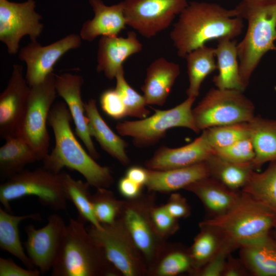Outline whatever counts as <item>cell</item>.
I'll return each mask as SVG.
<instances>
[{
    "label": "cell",
    "instance_id": "6da1fadb",
    "mask_svg": "<svg viewBox=\"0 0 276 276\" xmlns=\"http://www.w3.org/2000/svg\"><path fill=\"white\" fill-rule=\"evenodd\" d=\"M244 27L235 9H226L216 3L193 1L179 14L170 37L178 56L185 58L191 51L210 40L234 39Z\"/></svg>",
    "mask_w": 276,
    "mask_h": 276
},
{
    "label": "cell",
    "instance_id": "7a4b0ae2",
    "mask_svg": "<svg viewBox=\"0 0 276 276\" xmlns=\"http://www.w3.org/2000/svg\"><path fill=\"white\" fill-rule=\"evenodd\" d=\"M72 120L64 101L53 104L48 123L54 132L55 146L42 160L43 167L55 173L67 168L80 173L90 186L108 188L114 181L111 170L98 164L83 148L72 131Z\"/></svg>",
    "mask_w": 276,
    "mask_h": 276
},
{
    "label": "cell",
    "instance_id": "3957f363",
    "mask_svg": "<svg viewBox=\"0 0 276 276\" xmlns=\"http://www.w3.org/2000/svg\"><path fill=\"white\" fill-rule=\"evenodd\" d=\"M247 21V30L237 44L241 80L247 87L263 56L276 50V0H242L235 8Z\"/></svg>",
    "mask_w": 276,
    "mask_h": 276
},
{
    "label": "cell",
    "instance_id": "277c9868",
    "mask_svg": "<svg viewBox=\"0 0 276 276\" xmlns=\"http://www.w3.org/2000/svg\"><path fill=\"white\" fill-rule=\"evenodd\" d=\"M116 270L84 227L70 218L52 268V276L113 275Z\"/></svg>",
    "mask_w": 276,
    "mask_h": 276
},
{
    "label": "cell",
    "instance_id": "5b68a950",
    "mask_svg": "<svg viewBox=\"0 0 276 276\" xmlns=\"http://www.w3.org/2000/svg\"><path fill=\"white\" fill-rule=\"evenodd\" d=\"M275 224L274 212L242 192L233 209L202 222L200 226L213 229L236 248L268 234Z\"/></svg>",
    "mask_w": 276,
    "mask_h": 276
},
{
    "label": "cell",
    "instance_id": "8992f818",
    "mask_svg": "<svg viewBox=\"0 0 276 276\" xmlns=\"http://www.w3.org/2000/svg\"><path fill=\"white\" fill-rule=\"evenodd\" d=\"M36 197L40 203L55 211L66 208L61 173L52 172L43 167L24 169L7 179L0 186V202L11 213L10 203L25 196Z\"/></svg>",
    "mask_w": 276,
    "mask_h": 276
},
{
    "label": "cell",
    "instance_id": "52a82bcc",
    "mask_svg": "<svg viewBox=\"0 0 276 276\" xmlns=\"http://www.w3.org/2000/svg\"><path fill=\"white\" fill-rule=\"evenodd\" d=\"M196 99L188 97L173 108L155 110V113L150 117L119 122L116 130L122 136L131 137L133 144L139 148L157 144L172 128L184 127L198 133L200 131L195 124L192 114V106Z\"/></svg>",
    "mask_w": 276,
    "mask_h": 276
},
{
    "label": "cell",
    "instance_id": "ba28073f",
    "mask_svg": "<svg viewBox=\"0 0 276 276\" xmlns=\"http://www.w3.org/2000/svg\"><path fill=\"white\" fill-rule=\"evenodd\" d=\"M253 103L243 92L234 89H210L192 109L200 131L209 128L250 122L255 117Z\"/></svg>",
    "mask_w": 276,
    "mask_h": 276
},
{
    "label": "cell",
    "instance_id": "9c48e42d",
    "mask_svg": "<svg viewBox=\"0 0 276 276\" xmlns=\"http://www.w3.org/2000/svg\"><path fill=\"white\" fill-rule=\"evenodd\" d=\"M53 72L41 83L30 87L20 136L38 152L42 160L49 154L50 136L47 123L57 96Z\"/></svg>",
    "mask_w": 276,
    "mask_h": 276
},
{
    "label": "cell",
    "instance_id": "30bf717a",
    "mask_svg": "<svg viewBox=\"0 0 276 276\" xmlns=\"http://www.w3.org/2000/svg\"><path fill=\"white\" fill-rule=\"evenodd\" d=\"M98 228L91 225L87 229L102 248L110 263L125 276L143 273L145 268L141 254L133 243L122 218Z\"/></svg>",
    "mask_w": 276,
    "mask_h": 276
},
{
    "label": "cell",
    "instance_id": "8fae6325",
    "mask_svg": "<svg viewBox=\"0 0 276 276\" xmlns=\"http://www.w3.org/2000/svg\"><path fill=\"white\" fill-rule=\"evenodd\" d=\"M188 3L187 0H124L127 26L150 38L167 29Z\"/></svg>",
    "mask_w": 276,
    "mask_h": 276
},
{
    "label": "cell",
    "instance_id": "7c38bea8",
    "mask_svg": "<svg viewBox=\"0 0 276 276\" xmlns=\"http://www.w3.org/2000/svg\"><path fill=\"white\" fill-rule=\"evenodd\" d=\"M35 8L34 0L22 3L0 0V40L10 54L17 53L24 36L28 35L31 41H35L42 33L41 16Z\"/></svg>",
    "mask_w": 276,
    "mask_h": 276
},
{
    "label": "cell",
    "instance_id": "4fadbf2b",
    "mask_svg": "<svg viewBox=\"0 0 276 276\" xmlns=\"http://www.w3.org/2000/svg\"><path fill=\"white\" fill-rule=\"evenodd\" d=\"M80 35L71 34L50 44L42 46L37 41H31L21 48L20 60L26 64L25 78L31 87L43 82L53 71L56 62L69 51L79 48Z\"/></svg>",
    "mask_w": 276,
    "mask_h": 276
},
{
    "label": "cell",
    "instance_id": "5bb4252c",
    "mask_svg": "<svg viewBox=\"0 0 276 276\" xmlns=\"http://www.w3.org/2000/svg\"><path fill=\"white\" fill-rule=\"evenodd\" d=\"M30 90L22 67L14 64L7 85L0 95V136L2 139L20 136Z\"/></svg>",
    "mask_w": 276,
    "mask_h": 276
},
{
    "label": "cell",
    "instance_id": "9a60e30c",
    "mask_svg": "<svg viewBox=\"0 0 276 276\" xmlns=\"http://www.w3.org/2000/svg\"><path fill=\"white\" fill-rule=\"evenodd\" d=\"M65 225L61 216L53 214L41 228H36L33 224L25 227L27 254L42 274L52 269Z\"/></svg>",
    "mask_w": 276,
    "mask_h": 276
},
{
    "label": "cell",
    "instance_id": "2e32d148",
    "mask_svg": "<svg viewBox=\"0 0 276 276\" xmlns=\"http://www.w3.org/2000/svg\"><path fill=\"white\" fill-rule=\"evenodd\" d=\"M84 83L79 75L63 73L55 76L57 94L64 101L75 126L76 134L84 143L88 153L95 159L100 157L90 135L84 103L82 100L81 89Z\"/></svg>",
    "mask_w": 276,
    "mask_h": 276
},
{
    "label": "cell",
    "instance_id": "e0dca14e",
    "mask_svg": "<svg viewBox=\"0 0 276 276\" xmlns=\"http://www.w3.org/2000/svg\"><path fill=\"white\" fill-rule=\"evenodd\" d=\"M137 204L125 206L123 203L122 219L135 246L149 262H152L160 250L158 237L150 216V210Z\"/></svg>",
    "mask_w": 276,
    "mask_h": 276
},
{
    "label": "cell",
    "instance_id": "ac0fdd59",
    "mask_svg": "<svg viewBox=\"0 0 276 276\" xmlns=\"http://www.w3.org/2000/svg\"><path fill=\"white\" fill-rule=\"evenodd\" d=\"M142 49L143 45L134 31L128 32L126 37L101 36L98 43L97 71L103 73L109 80L115 79L118 72L123 68L124 62Z\"/></svg>",
    "mask_w": 276,
    "mask_h": 276
},
{
    "label": "cell",
    "instance_id": "d6986e66",
    "mask_svg": "<svg viewBox=\"0 0 276 276\" xmlns=\"http://www.w3.org/2000/svg\"><path fill=\"white\" fill-rule=\"evenodd\" d=\"M213 149L202 132L191 143L178 148L162 146L147 160L148 169L166 170L191 166L205 162Z\"/></svg>",
    "mask_w": 276,
    "mask_h": 276
},
{
    "label": "cell",
    "instance_id": "ffe728a7",
    "mask_svg": "<svg viewBox=\"0 0 276 276\" xmlns=\"http://www.w3.org/2000/svg\"><path fill=\"white\" fill-rule=\"evenodd\" d=\"M94 12L91 19L85 21L80 30L82 39L93 41L98 36L118 35L126 28L123 1L111 6L102 0H88Z\"/></svg>",
    "mask_w": 276,
    "mask_h": 276
},
{
    "label": "cell",
    "instance_id": "44dd1931",
    "mask_svg": "<svg viewBox=\"0 0 276 276\" xmlns=\"http://www.w3.org/2000/svg\"><path fill=\"white\" fill-rule=\"evenodd\" d=\"M180 73V66L176 63L163 57L152 61L146 69L141 87L147 104L163 106Z\"/></svg>",
    "mask_w": 276,
    "mask_h": 276
},
{
    "label": "cell",
    "instance_id": "7402d4cb",
    "mask_svg": "<svg viewBox=\"0 0 276 276\" xmlns=\"http://www.w3.org/2000/svg\"><path fill=\"white\" fill-rule=\"evenodd\" d=\"M210 176L206 162L166 170L148 169L146 185L152 191L169 192L185 188L190 184Z\"/></svg>",
    "mask_w": 276,
    "mask_h": 276
},
{
    "label": "cell",
    "instance_id": "603a6c76",
    "mask_svg": "<svg viewBox=\"0 0 276 276\" xmlns=\"http://www.w3.org/2000/svg\"><path fill=\"white\" fill-rule=\"evenodd\" d=\"M185 189L194 193L213 217L230 211L239 202L241 194L211 176L198 180Z\"/></svg>",
    "mask_w": 276,
    "mask_h": 276
},
{
    "label": "cell",
    "instance_id": "cb8c5ba5",
    "mask_svg": "<svg viewBox=\"0 0 276 276\" xmlns=\"http://www.w3.org/2000/svg\"><path fill=\"white\" fill-rule=\"evenodd\" d=\"M90 135L94 137L102 149L121 164L127 165L130 159L126 152L127 143L116 134L100 115L94 99L84 103Z\"/></svg>",
    "mask_w": 276,
    "mask_h": 276
},
{
    "label": "cell",
    "instance_id": "d4e9b609",
    "mask_svg": "<svg viewBox=\"0 0 276 276\" xmlns=\"http://www.w3.org/2000/svg\"><path fill=\"white\" fill-rule=\"evenodd\" d=\"M241 261L257 276H276V241L268 234L239 247Z\"/></svg>",
    "mask_w": 276,
    "mask_h": 276
},
{
    "label": "cell",
    "instance_id": "484cf974",
    "mask_svg": "<svg viewBox=\"0 0 276 276\" xmlns=\"http://www.w3.org/2000/svg\"><path fill=\"white\" fill-rule=\"evenodd\" d=\"M215 48L218 74L213 79L216 87L221 89H234L244 92L246 87L240 75L236 41L228 38L217 40Z\"/></svg>",
    "mask_w": 276,
    "mask_h": 276
},
{
    "label": "cell",
    "instance_id": "4316f807",
    "mask_svg": "<svg viewBox=\"0 0 276 276\" xmlns=\"http://www.w3.org/2000/svg\"><path fill=\"white\" fill-rule=\"evenodd\" d=\"M0 148V175L8 178L42 158L36 150L20 136L6 139Z\"/></svg>",
    "mask_w": 276,
    "mask_h": 276
},
{
    "label": "cell",
    "instance_id": "83f0119b",
    "mask_svg": "<svg viewBox=\"0 0 276 276\" xmlns=\"http://www.w3.org/2000/svg\"><path fill=\"white\" fill-rule=\"evenodd\" d=\"M26 219L40 221L41 217L39 213L13 215L0 208V248L18 259L27 268L34 269L35 267L26 254L19 236V223Z\"/></svg>",
    "mask_w": 276,
    "mask_h": 276
},
{
    "label": "cell",
    "instance_id": "f1b7e54d",
    "mask_svg": "<svg viewBox=\"0 0 276 276\" xmlns=\"http://www.w3.org/2000/svg\"><path fill=\"white\" fill-rule=\"evenodd\" d=\"M248 124L255 152V168L276 161V120L255 116Z\"/></svg>",
    "mask_w": 276,
    "mask_h": 276
},
{
    "label": "cell",
    "instance_id": "f546056e",
    "mask_svg": "<svg viewBox=\"0 0 276 276\" xmlns=\"http://www.w3.org/2000/svg\"><path fill=\"white\" fill-rule=\"evenodd\" d=\"M215 58V49L206 45L186 55L189 79V86L186 91L188 97L196 98L205 78L217 70Z\"/></svg>",
    "mask_w": 276,
    "mask_h": 276
},
{
    "label": "cell",
    "instance_id": "4dcf8cb0",
    "mask_svg": "<svg viewBox=\"0 0 276 276\" xmlns=\"http://www.w3.org/2000/svg\"><path fill=\"white\" fill-rule=\"evenodd\" d=\"M205 162L211 177L236 191L245 186L255 169L252 163H234L222 159L213 153Z\"/></svg>",
    "mask_w": 276,
    "mask_h": 276
},
{
    "label": "cell",
    "instance_id": "1f68e13d",
    "mask_svg": "<svg viewBox=\"0 0 276 276\" xmlns=\"http://www.w3.org/2000/svg\"><path fill=\"white\" fill-rule=\"evenodd\" d=\"M270 163L263 172H252L242 192L276 214V161Z\"/></svg>",
    "mask_w": 276,
    "mask_h": 276
},
{
    "label": "cell",
    "instance_id": "d6a6232c",
    "mask_svg": "<svg viewBox=\"0 0 276 276\" xmlns=\"http://www.w3.org/2000/svg\"><path fill=\"white\" fill-rule=\"evenodd\" d=\"M61 173L66 198L77 209L78 218L84 222H89L97 228H101L102 225L97 220L94 213L90 185L86 181L76 180L66 172Z\"/></svg>",
    "mask_w": 276,
    "mask_h": 276
},
{
    "label": "cell",
    "instance_id": "836d02e7",
    "mask_svg": "<svg viewBox=\"0 0 276 276\" xmlns=\"http://www.w3.org/2000/svg\"><path fill=\"white\" fill-rule=\"evenodd\" d=\"M212 149L225 147L250 137L248 122L216 126L202 131Z\"/></svg>",
    "mask_w": 276,
    "mask_h": 276
},
{
    "label": "cell",
    "instance_id": "e575fe53",
    "mask_svg": "<svg viewBox=\"0 0 276 276\" xmlns=\"http://www.w3.org/2000/svg\"><path fill=\"white\" fill-rule=\"evenodd\" d=\"M202 231L196 237L189 255L192 265L196 268L204 266L218 249L222 238L213 229L201 226Z\"/></svg>",
    "mask_w": 276,
    "mask_h": 276
},
{
    "label": "cell",
    "instance_id": "d590c367",
    "mask_svg": "<svg viewBox=\"0 0 276 276\" xmlns=\"http://www.w3.org/2000/svg\"><path fill=\"white\" fill-rule=\"evenodd\" d=\"M95 216L101 224L114 223L121 215L123 202L117 200L107 188H97L92 195Z\"/></svg>",
    "mask_w": 276,
    "mask_h": 276
},
{
    "label": "cell",
    "instance_id": "8d00e7d4",
    "mask_svg": "<svg viewBox=\"0 0 276 276\" xmlns=\"http://www.w3.org/2000/svg\"><path fill=\"white\" fill-rule=\"evenodd\" d=\"M124 68L117 74L116 89L120 95L126 109L127 116L144 119L150 111L146 107L147 105L144 96L140 95L127 82Z\"/></svg>",
    "mask_w": 276,
    "mask_h": 276
},
{
    "label": "cell",
    "instance_id": "74e56055",
    "mask_svg": "<svg viewBox=\"0 0 276 276\" xmlns=\"http://www.w3.org/2000/svg\"><path fill=\"white\" fill-rule=\"evenodd\" d=\"M213 153L222 159L236 163H252L255 157L250 136L228 146L213 149Z\"/></svg>",
    "mask_w": 276,
    "mask_h": 276
},
{
    "label": "cell",
    "instance_id": "f35d334b",
    "mask_svg": "<svg viewBox=\"0 0 276 276\" xmlns=\"http://www.w3.org/2000/svg\"><path fill=\"white\" fill-rule=\"evenodd\" d=\"M192 266L190 256L174 251L167 254L159 263L157 274L160 276H173L188 270Z\"/></svg>",
    "mask_w": 276,
    "mask_h": 276
},
{
    "label": "cell",
    "instance_id": "ab89813d",
    "mask_svg": "<svg viewBox=\"0 0 276 276\" xmlns=\"http://www.w3.org/2000/svg\"><path fill=\"white\" fill-rule=\"evenodd\" d=\"M236 248L231 243L222 239L221 243L212 258L202 267V276L222 275L231 252Z\"/></svg>",
    "mask_w": 276,
    "mask_h": 276
},
{
    "label": "cell",
    "instance_id": "60d3db41",
    "mask_svg": "<svg viewBox=\"0 0 276 276\" xmlns=\"http://www.w3.org/2000/svg\"><path fill=\"white\" fill-rule=\"evenodd\" d=\"M100 103L103 111L111 118L119 120L127 116L124 104L115 88L103 91L100 97Z\"/></svg>",
    "mask_w": 276,
    "mask_h": 276
},
{
    "label": "cell",
    "instance_id": "b9f144b4",
    "mask_svg": "<svg viewBox=\"0 0 276 276\" xmlns=\"http://www.w3.org/2000/svg\"><path fill=\"white\" fill-rule=\"evenodd\" d=\"M150 216L153 225L158 235L165 236L176 228V219L172 217L165 206L151 208Z\"/></svg>",
    "mask_w": 276,
    "mask_h": 276
},
{
    "label": "cell",
    "instance_id": "7bdbcfd3",
    "mask_svg": "<svg viewBox=\"0 0 276 276\" xmlns=\"http://www.w3.org/2000/svg\"><path fill=\"white\" fill-rule=\"evenodd\" d=\"M41 273L37 269L24 268L11 258H0V276H39Z\"/></svg>",
    "mask_w": 276,
    "mask_h": 276
},
{
    "label": "cell",
    "instance_id": "ee69618b",
    "mask_svg": "<svg viewBox=\"0 0 276 276\" xmlns=\"http://www.w3.org/2000/svg\"><path fill=\"white\" fill-rule=\"evenodd\" d=\"M164 206L169 214L176 219L187 217L190 213L186 200L179 194H173Z\"/></svg>",
    "mask_w": 276,
    "mask_h": 276
},
{
    "label": "cell",
    "instance_id": "f6af8a7d",
    "mask_svg": "<svg viewBox=\"0 0 276 276\" xmlns=\"http://www.w3.org/2000/svg\"><path fill=\"white\" fill-rule=\"evenodd\" d=\"M118 187L120 193L123 196L129 199L137 197L140 195L142 187L126 176L120 179Z\"/></svg>",
    "mask_w": 276,
    "mask_h": 276
},
{
    "label": "cell",
    "instance_id": "bcb514c9",
    "mask_svg": "<svg viewBox=\"0 0 276 276\" xmlns=\"http://www.w3.org/2000/svg\"><path fill=\"white\" fill-rule=\"evenodd\" d=\"M245 266L242 261H238L229 256L222 275L241 276L246 274Z\"/></svg>",
    "mask_w": 276,
    "mask_h": 276
},
{
    "label": "cell",
    "instance_id": "7dc6e473",
    "mask_svg": "<svg viewBox=\"0 0 276 276\" xmlns=\"http://www.w3.org/2000/svg\"><path fill=\"white\" fill-rule=\"evenodd\" d=\"M125 176L142 187L146 185L147 181L148 169L139 166H132L127 169Z\"/></svg>",
    "mask_w": 276,
    "mask_h": 276
},
{
    "label": "cell",
    "instance_id": "c3c4849f",
    "mask_svg": "<svg viewBox=\"0 0 276 276\" xmlns=\"http://www.w3.org/2000/svg\"><path fill=\"white\" fill-rule=\"evenodd\" d=\"M275 52H276V50H275Z\"/></svg>",
    "mask_w": 276,
    "mask_h": 276
}]
</instances>
